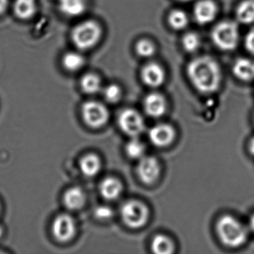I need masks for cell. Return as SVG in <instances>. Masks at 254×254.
Wrapping results in <instances>:
<instances>
[{"mask_svg": "<svg viewBox=\"0 0 254 254\" xmlns=\"http://www.w3.org/2000/svg\"><path fill=\"white\" fill-rule=\"evenodd\" d=\"M187 75L194 88L202 93H215L221 86V68L218 62L209 56H200L190 62Z\"/></svg>", "mask_w": 254, "mask_h": 254, "instance_id": "obj_1", "label": "cell"}, {"mask_svg": "<svg viewBox=\"0 0 254 254\" xmlns=\"http://www.w3.org/2000/svg\"><path fill=\"white\" fill-rule=\"evenodd\" d=\"M216 230L221 242L230 248L242 246L248 239L246 227L231 215H224L220 218Z\"/></svg>", "mask_w": 254, "mask_h": 254, "instance_id": "obj_2", "label": "cell"}, {"mask_svg": "<svg viewBox=\"0 0 254 254\" xmlns=\"http://www.w3.org/2000/svg\"><path fill=\"white\" fill-rule=\"evenodd\" d=\"M102 35V29L96 22L86 20L74 28L72 41L78 50H88L96 46Z\"/></svg>", "mask_w": 254, "mask_h": 254, "instance_id": "obj_3", "label": "cell"}, {"mask_svg": "<svg viewBox=\"0 0 254 254\" xmlns=\"http://www.w3.org/2000/svg\"><path fill=\"white\" fill-rule=\"evenodd\" d=\"M214 44L223 51H232L239 44V29L234 22H221L215 26L212 32Z\"/></svg>", "mask_w": 254, "mask_h": 254, "instance_id": "obj_4", "label": "cell"}, {"mask_svg": "<svg viewBox=\"0 0 254 254\" xmlns=\"http://www.w3.org/2000/svg\"><path fill=\"white\" fill-rule=\"evenodd\" d=\"M121 215L123 221L127 227L137 229L146 224L149 212L143 203L136 200H130L122 206Z\"/></svg>", "mask_w": 254, "mask_h": 254, "instance_id": "obj_5", "label": "cell"}, {"mask_svg": "<svg viewBox=\"0 0 254 254\" xmlns=\"http://www.w3.org/2000/svg\"><path fill=\"white\" fill-rule=\"evenodd\" d=\"M82 116L84 122L89 126L98 128L106 124L109 113L106 107L100 102L90 101L83 105Z\"/></svg>", "mask_w": 254, "mask_h": 254, "instance_id": "obj_6", "label": "cell"}, {"mask_svg": "<svg viewBox=\"0 0 254 254\" xmlns=\"http://www.w3.org/2000/svg\"><path fill=\"white\" fill-rule=\"evenodd\" d=\"M118 123L120 129L132 137L139 136L145 129V123L142 116L134 110L123 111L119 116Z\"/></svg>", "mask_w": 254, "mask_h": 254, "instance_id": "obj_7", "label": "cell"}, {"mask_svg": "<svg viewBox=\"0 0 254 254\" xmlns=\"http://www.w3.org/2000/svg\"><path fill=\"white\" fill-rule=\"evenodd\" d=\"M53 233L58 241L68 242L74 237L76 233L75 220L66 214L59 215L53 222Z\"/></svg>", "mask_w": 254, "mask_h": 254, "instance_id": "obj_8", "label": "cell"}, {"mask_svg": "<svg viewBox=\"0 0 254 254\" xmlns=\"http://www.w3.org/2000/svg\"><path fill=\"white\" fill-rule=\"evenodd\" d=\"M160 166L155 157H145L139 159L137 166V175L142 182L151 184L158 179Z\"/></svg>", "mask_w": 254, "mask_h": 254, "instance_id": "obj_9", "label": "cell"}, {"mask_svg": "<svg viewBox=\"0 0 254 254\" xmlns=\"http://www.w3.org/2000/svg\"><path fill=\"white\" fill-rule=\"evenodd\" d=\"M194 17L200 25L212 23L218 13L216 4L212 0H200L194 7Z\"/></svg>", "mask_w": 254, "mask_h": 254, "instance_id": "obj_10", "label": "cell"}, {"mask_svg": "<svg viewBox=\"0 0 254 254\" xmlns=\"http://www.w3.org/2000/svg\"><path fill=\"white\" fill-rule=\"evenodd\" d=\"M175 130L169 125L159 124L151 127L148 133L151 142L155 146L163 147L168 146L173 142L175 139Z\"/></svg>", "mask_w": 254, "mask_h": 254, "instance_id": "obj_11", "label": "cell"}, {"mask_svg": "<svg viewBox=\"0 0 254 254\" xmlns=\"http://www.w3.org/2000/svg\"><path fill=\"white\" fill-rule=\"evenodd\" d=\"M141 77L142 81L148 87H158L164 83L166 73L160 64L152 62L142 68Z\"/></svg>", "mask_w": 254, "mask_h": 254, "instance_id": "obj_12", "label": "cell"}, {"mask_svg": "<svg viewBox=\"0 0 254 254\" xmlns=\"http://www.w3.org/2000/svg\"><path fill=\"white\" fill-rule=\"evenodd\" d=\"M144 109L149 117L159 118L166 113V102L162 95L152 93L144 100Z\"/></svg>", "mask_w": 254, "mask_h": 254, "instance_id": "obj_13", "label": "cell"}, {"mask_svg": "<svg viewBox=\"0 0 254 254\" xmlns=\"http://www.w3.org/2000/svg\"><path fill=\"white\" fill-rule=\"evenodd\" d=\"M233 72L238 79L251 81L254 79V62L249 59H237L233 64Z\"/></svg>", "mask_w": 254, "mask_h": 254, "instance_id": "obj_14", "label": "cell"}, {"mask_svg": "<svg viewBox=\"0 0 254 254\" xmlns=\"http://www.w3.org/2000/svg\"><path fill=\"white\" fill-rule=\"evenodd\" d=\"M100 192L107 200L117 199L121 194L123 187L121 183L114 178H107L100 184Z\"/></svg>", "mask_w": 254, "mask_h": 254, "instance_id": "obj_15", "label": "cell"}, {"mask_svg": "<svg viewBox=\"0 0 254 254\" xmlns=\"http://www.w3.org/2000/svg\"><path fill=\"white\" fill-rule=\"evenodd\" d=\"M85 202V194L78 187H72L65 192L64 203L66 208L71 210H76L82 207Z\"/></svg>", "mask_w": 254, "mask_h": 254, "instance_id": "obj_16", "label": "cell"}, {"mask_svg": "<svg viewBox=\"0 0 254 254\" xmlns=\"http://www.w3.org/2000/svg\"><path fill=\"white\" fill-rule=\"evenodd\" d=\"M59 8L67 17H78L85 11L86 2L84 0H59Z\"/></svg>", "mask_w": 254, "mask_h": 254, "instance_id": "obj_17", "label": "cell"}, {"mask_svg": "<svg viewBox=\"0 0 254 254\" xmlns=\"http://www.w3.org/2000/svg\"><path fill=\"white\" fill-rule=\"evenodd\" d=\"M238 21L242 24L254 23V0H245L239 4L236 11Z\"/></svg>", "mask_w": 254, "mask_h": 254, "instance_id": "obj_18", "label": "cell"}, {"mask_svg": "<svg viewBox=\"0 0 254 254\" xmlns=\"http://www.w3.org/2000/svg\"><path fill=\"white\" fill-rule=\"evenodd\" d=\"M36 10L35 0H15L14 2V13L22 20L32 18L36 13Z\"/></svg>", "mask_w": 254, "mask_h": 254, "instance_id": "obj_19", "label": "cell"}, {"mask_svg": "<svg viewBox=\"0 0 254 254\" xmlns=\"http://www.w3.org/2000/svg\"><path fill=\"white\" fill-rule=\"evenodd\" d=\"M101 161L95 154H87L81 159L80 169L83 175L87 177H93L99 173L101 169Z\"/></svg>", "mask_w": 254, "mask_h": 254, "instance_id": "obj_20", "label": "cell"}, {"mask_svg": "<svg viewBox=\"0 0 254 254\" xmlns=\"http://www.w3.org/2000/svg\"><path fill=\"white\" fill-rule=\"evenodd\" d=\"M151 250L156 254H170L173 252L174 245L167 236L157 235L151 242Z\"/></svg>", "mask_w": 254, "mask_h": 254, "instance_id": "obj_21", "label": "cell"}, {"mask_svg": "<svg viewBox=\"0 0 254 254\" xmlns=\"http://www.w3.org/2000/svg\"><path fill=\"white\" fill-rule=\"evenodd\" d=\"M64 67L70 72L79 70L85 63L84 57L80 53L71 52L66 53L62 59Z\"/></svg>", "mask_w": 254, "mask_h": 254, "instance_id": "obj_22", "label": "cell"}, {"mask_svg": "<svg viewBox=\"0 0 254 254\" xmlns=\"http://www.w3.org/2000/svg\"><path fill=\"white\" fill-rule=\"evenodd\" d=\"M81 87L87 94H96L102 89V81L95 74H87L81 78Z\"/></svg>", "mask_w": 254, "mask_h": 254, "instance_id": "obj_23", "label": "cell"}, {"mask_svg": "<svg viewBox=\"0 0 254 254\" xmlns=\"http://www.w3.org/2000/svg\"><path fill=\"white\" fill-rule=\"evenodd\" d=\"M168 20L171 27L175 30H182L188 26V16L181 10L172 11L169 14Z\"/></svg>", "mask_w": 254, "mask_h": 254, "instance_id": "obj_24", "label": "cell"}, {"mask_svg": "<svg viewBox=\"0 0 254 254\" xmlns=\"http://www.w3.org/2000/svg\"><path fill=\"white\" fill-rule=\"evenodd\" d=\"M127 155L132 159H141L144 157L145 147L144 144L136 137H133L131 140L127 142L126 147Z\"/></svg>", "mask_w": 254, "mask_h": 254, "instance_id": "obj_25", "label": "cell"}, {"mask_svg": "<svg viewBox=\"0 0 254 254\" xmlns=\"http://www.w3.org/2000/svg\"><path fill=\"white\" fill-rule=\"evenodd\" d=\"M201 41L200 36L195 32H188L182 39V45L184 50L188 53H194L200 47Z\"/></svg>", "mask_w": 254, "mask_h": 254, "instance_id": "obj_26", "label": "cell"}, {"mask_svg": "<svg viewBox=\"0 0 254 254\" xmlns=\"http://www.w3.org/2000/svg\"><path fill=\"white\" fill-rule=\"evenodd\" d=\"M136 54L141 58H151L155 53V46L151 41L147 39H142L136 43Z\"/></svg>", "mask_w": 254, "mask_h": 254, "instance_id": "obj_27", "label": "cell"}, {"mask_svg": "<svg viewBox=\"0 0 254 254\" xmlns=\"http://www.w3.org/2000/svg\"><path fill=\"white\" fill-rule=\"evenodd\" d=\"M103 95L104 97L108 102L116 103L121 98V88L117 84H110L104 89Z\"/></svg>", "mask_w": 254, "mask_h": 254, "instance_id": "obj_28", "label": "cell"}, {"mask_svg": "<svg viewBox=\"0 0 254 254\" xmlns=\"http://www.w3.org/2000/svg\"><path fill=\"white\" fill-rule=\"evenodd\" d=\"M95 215L99 219L107 220L111 218L113 215V211L111 208L107 206H99L95 209Z\"/></svg>", "mask_w": 254, "mask_h": 254, "instance_id": "obj_29", "label": "cell"}, {"mask_svg": "<svg viewBox=\"0 0 254 254\" xmlns=\"http://www.w3.org/2000/svg\"><path fill=\"white\" fill-rule=\"evenodd\" d=\"M245 48L251 54L254 56V29H251L247 34L245 40Z\"/></svg>", "mask_w": 254, "mask_h": 254, "instance_id": "obj_30", "label": "cell"}, {"mask_svg": "<svg viewBox=\"0 0 254 254\" xmlns=\"http://www.w3.org/2000/svg\"><path fill=\"white\" fill-rule=\"evenodd\" d=\"M8 5V0H0V14H3L7 10Z\"/></svg>", "mask_w": 254, "mask_h": 254, "instance_id": "obj_31", "label": "cell"}, {"mask_svg": "<svg viewBox=\"0 0 254 254\" xmlns=\"http://www.w3.org/2000/svg\"><path fill=\"white\" fill-rule=\"evenodd\" d=\"M249 227L251 231L254 233V214L252 215L249 220Z\"/></svg>", "mask_w": 254, "mask_h": 254, "instance_id": "obj_32", "label": "cell"}, {"mask_svg": "<svg viewBox=\"0 0 254 254\" xmlns=\"http://www.w3.org/2000/svg\"><path fill=\"white\" fill-rule=\"evenodd\" d=\"M249 149L251 154L254 156V138H253L252 140L250 142Z\"/></svg>", "mask_w": 254, "mask_h": 254, "instance_id": "obj_33", "label": "cell"}, {"mask_svg": "<svg viewBox=\"0 0 254 254\" xmlns=\"http://www.w3.org/2000/svg\"><path fill=\"white\" fill-rule=\"evenodd\" d=\"M2 227H1V226H0V237H1V236H2Z\"/></svg>", "mask_w": 254, "mask_h": 254, "instance_id": "obj_34", "label": "cell"}, {"mask_svg": "<svg viewBox=\"0 0 254 254\" xmlns=\"http://www.w3.org/2000/svg\"><path fill=\"white\" fill-rule=\"evenodd\" d=\"M179 1H181V2H190V1H191V0H179Z\"/></svg>", "mask_w": 254, "mask_h": 254, "instance_id": "obj_35", "label": "cell"}]
</instances>
